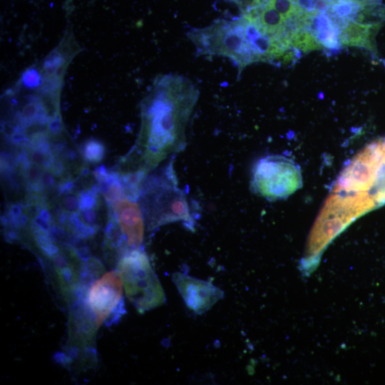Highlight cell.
<instances>
[{
  "instance_id": "cell-19",
  "label": "cell",
  "mask_w": 385,
  "mask_h": 385,
  "mask_svg": "<svg viewBox=\"0 0 385 385\" xmlns=\"http://www.w3.org/2000/svg\"><path fill=\"white\" fill-rule=\"evenodd\" d=\"M41 183L44 190L50 189L53 187L55 183L53 173L49 170L43 169Z\"/></svg>"
},
{
  "instance_id": "cell-15",
  "label": "cell",
  "mask_w": 385,
  "mask_h": 385,
  "mask_svg": "<svg viewBox=\"0 0 385 385\" xmlns=\"http://www.w3.org/2000/svg\"><path fill=\"white\" fill-rule=\"evenodd\" d=\"M99 185L83 190L78 195L79 211L96 208L98 206Z\"/></svg>"
},
{
  "instance_id": "cell-7",
  "label": "cell",
  "mask_w": 385,
  "mask_h": 385,
  "mask_svg": "<svg viewBox=\"0 0 385 385\" xmlns=\"http://www.w3.org/2000/svg\"><path fill=\"white\" fill-rule=\"evenodd\" d=\"M123 282L118 271H109L95 280L86 292V302L93 312L97 327L103 322L117 323L125 314Z\"/></svg>"
},
{
  "instance_id": "cell-5",
  "label": "cell",
  "mask_w": 385,
  "mask_h": 385,
  "mask_svg": "<svg viewBox=\"0 0 385 385\" xmlns=\"http://www.w3.org/2000/svg\"><path fill=\"white\" fill-rule=\"evenodd\" d=\"M128 300L140 314L163 305V288L147 254L140 248L123 254L117 265Z\"/></svg>"
},
{
  "instance_id": "cell-12",
  "label": "cell",
  "mask_w": 385,
  "mask_h": 385,
  "mask_svg": "<svg viewBox=\"0 0 385 385\" xmlns=\"http://www.w3.org/2000/svg\"><path fill=\"white\" fill-rule=\"evenodd\" d=\"M291 46L299 50L302 53L324 48L316 36L305 29L295 30L291 37Z\"/></svg>"
},
{
  "instance_id": "cell-13",
  "label": "cell",
  "mask_w": 385,
  "mask_h": 385,
  "mask_svg": "<svg viewBox=\"0 0 385 385\" xmlns=\"http://www.w3.org/2000/svg\"><path fill=\"white\" fill-rule=\"evenodd\" d=\"M33 237L42 252L49 257H53L58 253V247L54 244L51 234L41 227L34 220L31 223Z\"/></svg>"
},
{
  "instance_id": "cell-10",
  "label": "cell",
  "mask_w": 385,
  "mask_h": 385,
  "mask_svg": "<svg viewBox=\"0 0 385 385\" xmlns=\"http://www.w3.org/2000/svg\"><path fill=\"white\" fill-rule=\"evenodd\" d=\"M382 24L366 25L349 20L340 31L342 45L356 46L375 53V36Z\"/></svg>"
},
{
  "instance_id": "cell-11",
  "label": "cell",
  "mask_w": 385,
  "mask_h": 385,
  "mask_svg": "<svg viewBox=\"0 0 385 385\" xmlns=\"http://www.w3.org/2000/svg\"><path fill=\"white\" fill-rule=\"evenodd\" d=\"M53 260L61 292L66 299L68 300L74 296L78 289L81 268L76 261L68 262L58 253L53 257Z\"/></svg>"
},
{
  "instance_id": "cell-2",
  "label": "cell",
  "mask_w": 385,
  "mask_h": 385,
  "mask_svg": "<svg viewBox=\"0 0 385 385\" xmlns=\"http://www.w3.org/2000/svg\"><path fill=\"white\" fill-rule=\"evenodd\" d=\"M199 95L197 86L179 74L163 75L155 81L142 104L139 144L144 148V170L185 148L187 125Z\"/></svg>"
},
{
  "instance_id": "cell-3",
  "label": "cell",
  "mask_w": 385,
  "mask_h": 385,
  "mask_svg": "<svg viewBox=\"0 0 385 385\" xmlns=\"http://www.w3.org/2000/svg\"><path fill=\"white\" fill-rule=\"evenodd\" d=\"M139 199L149 230L183 222L192 230L195 220L186 193L178 185L172 163L158 175L142 182Z\"/></svg>"
},
{
  "instance_id": "cell-17",
  "label": "cell",
  "mask_w": 385,
  "mask_h": 385,
  "mask_svg": "<svg viewBox=\"0 0 385 385\" xmlns=\"http://www.w3.org/2000/svg\"><path fill=\"white\" fill-rule=\"evenodd\" d=\"M237 6L241 11L244 14L252 9L259 6L262 0H227Z\"/></svg>"
},
{
  "instance_id": "cell-9",
  "label": "cell",
  "mask_w": 385,
  "mask_h": 385,
  "mask_svg": "<svg viewBox=\"0 0 385 385\" xmlns=\"http://www.w3.org/2000/svg\"><path fill=\"white\" fill-rule=\"evenodd\" d=\"M109 205L112 207L109 212L119 227L126 252L140 248L144 238L145 217L136 200L123 197Z\"/></svg>"
},
{
  "instance_id": "cell-14",
  "label": "cell",
  "mask_w": 385,
  "mask_h": 385,
  "mask_svg": "<svg viewBox=\"0 0 385 385\" xmlns=\"http://www.w3.org/2000/svg\"><path fill=\"white\" fill-rule=\"evenodd\" d=\"M83 158L90 163H99L105 155L104 145L98 140L87 141L83 147Z\"/></svg>"
},
{
  "instance_id": "cell-18",
  "label": "cell",
  "mask_w": 385,
  "mask_h": 385,
  "mask_svg": "<svg viewBox=\"0 0 385 385\" xmlns=\"http://www.w3.org/2000/svg\"><path fill=\"white\" fill-rule=\"evenodd\" d=\"M79 216L82 221L88 225L98 227L97 213L95 208L88 209L82 211H78Z\"/></svg>"
},
{
  "instance_id": "cell-8",
  "label": "cell",
  "mask_w": 385,
  "mask_h": 385,
  "mask_svg": "<svg viewBox=\"0 0 385 385\" xmlns=\"http://www.w3.org/2000/svg\"><path fill=\"white\" fill-rule=\"evenodd\" d=\"M187 307L200 314L209 310L224 296V292L210 282L175 272L172 276Z\"/></svg>"
},
{
  "instance_id": "cell-6",
  "label": "cell",
  "mask_w": 385,
  "mask_h": 385,
  "mask_svg": "<svg viewBox=\"0 0 385 385\" xmlns=\"http://www.w3.org/2000/svg\"><path fill=\"white\" fill-rule=\"evenodd\" d=\"M302 185L299 166L291 158L271 155L260 159L252 171L250 187L269 200L286 198Z\"/></svg>"
},
{
  "instance_id": "cell-1",
  "label": "cell",
  "mask_w": 385,
  "mask_h": 385,
  "mask_svg": "<svg viewBox=\"0 0 385 385\" xmlns=\"http://www.w3.org/2000/svg\"><path fill=\"white\" fill-rule=\"evenodd\" d=\"M385 204V138L364 148L339 175L315 227L331 240L352 220Z\"/></svg>"
},
{
  "instance_id": "cell-4",
  "label": "cell",
  "mask_w": 385,
  "mask_h": 385,
  "mask_svg": "<svg viewBox=\"0 0 385 385\" xmlns=\"http://www.w3.org/2000/svg\"><path fill=\"white\" fill-rule=\"evenodd\" d=\"M243 16L218 19L203 28L192 29L186 34L196 48L197 56H220L231 60L238 71L261 58L246 34Z\"/></svg>"
},
{
  "instance_id": "cell-20",
  "label": "cell",
  "mask_w": 385,
  "mask_h": 385,
  "mask_svg": "<svg viewBox=\"0 0 385 385\" xmlns=\"http://www.w3.org/2000/svg\"><path fill=\"white\" fill-rule=\"evenodd\" d=\"M54 359L57 362L63 364H69V363L71 361V359L68 357L63 353L56 354Z\"/></svg>"
},
{
  "instance_id": "cell-16",
  "label": "cell",
  "mask_w": 385,
  "mask_h": 385,
  "mask_svg": "<svg viewBox=\"0 0 385 385\" xmlns=\"http://www.w3.org/2000/svg\"><path fill=\"white\" fill-rule=\"evenodd\" d=\"M62 205L69 214L76 212L79 210L78 197L68 193L62 200Z\"/></svg>"
}]
</instances>
